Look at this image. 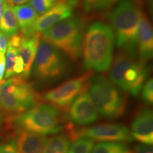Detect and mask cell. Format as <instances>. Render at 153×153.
<instances>
[{
    "instance_id": "obj_1",
    "label": "cell",
    "mask_w": 153,
    "mask_h": 153,
    "mask_svg": "<svg viewBox=\"0 0 153 153\" xmlns=\"http://www.w3.org/2000/svg\"><path fill=\"white\" fill-rule=\"evenodd\" d=\"M115 41L114 31L109 26L100 22L90 25L82 43L84 69L101 72L109 70Z\"/></svg>"
},
{
    "instance_id": "obj_2",
    "label": "cell",
    "mask_w": 153,
    "mask_h": 153,
    "mask_svg": "<svg viewBox=\"0 0 153 153\" xmlns=\"http://www.w3.org/2000/svg\"><path fill=\"white\" fill-rule=\"evenodd\" d=\"M85 27L86 22L82 17L70 16L43 31L42 41L76 61L82 55Z\"/></svg>"
},
{
    "instance_id": "obj_3",
    "label": "cell",
    "mask_w": 153,
    "mask_h": 153,
    "mask_svg": "<svg viewBox=\"0 0 153 153\" xmlns=\"http://www.w3.org/2000/svg\"><path fill=\"white\" fill-rule=\"evenodd\" d=\"M142 11L133 0H121L109 15L117 46L135 55L137 29Z\"/></svg>"
},
{
    "instance_id": "obj_4",
    "label": "cell",
    "mask_w": 153,
    "mask_h": 153,
    "mask_svg": "<svg viewBox=\"0 0 153 153\" xmlns=\"http://www.w3.org/2000/svg\"><path fill=\"white\" fill-rule=\"evenodd\" d=\"M136 55L121 51L112 61L109 79L124 92L136 97L148 78L149 71L145 63L137 60Z\"/></svg>"
},
{
    "instance_id": "obj_5",
    "label": "cell",
    "mask_w": 153,
    "mask_h": 153,
    "mask_svg": "<svg viewBox=\"0 0 153 153\" xmlns=\"http://www.w3.org/2000/svg\"><path fill=\"white\" fill-rule=\"evenodd\" d=\"M41 97L22 76L0 82V107L6 113L19 115L40 104Z\"/></svg>"
},
{
    "instance_id": "obj_6",
    "label": "cell",
    "mask_w": 153,
    "mask_h": 153,
    "mask_svg": "<svg viewBox=\"0 0 153 153\" xmlns=\"http://www.w3.org/2000/svg\"><path fill=\"white\" fill-rule=\"evenodd\" d=\"M88 94L103 117L116 119L125 114L127 101L119 88L104 76H91Z\"/></svg>"
},
{
    "instance_id": "obj_7",
    "label": "cell",
    "mask_w": 153,
    "mask_h": 153,
    "mask_svg": "<svg viewBox=\"0 0 153 153\" xmlns=\"http://www.w3.org/2000/svg\"><path fill=\"white\" fill-rule=\"evenodd\" d=\"M14 126L39 135L57 134L62 129L59 110L49 104H39L14 118Z\"/></svg>"
},
{
    "instance_id": "obj_8",
    "label": "cell",
    "mask_w": 153,
    "mask_h": 153,
    "mask_svg": "<svg viewBox=\"0 0 153 153\" xmlns=\"http://www.w3.org/2000/svg\"><path fill=\"white\" fill-rule=\"evenodd\" d=\"M68 64L59 50L42 41L38 45L33 63V74L38 82L50 84L65 76Z\"/></svg>"
},
{
    "instance_id": "obj_9",
    "label": "cell",
    "mask_w": 153,
    "mask_h": 153,
    "mask_svg": "<svg viewBox=\"0 0 153 153\" xmlns=\"http://www.w3.org/2000/svg\"><path fill=\"white\" fill-rule=\"evenodd\" d=\"M91 76V71H89L68 80L47 91L43 96L44 100L58 110L68 111L72 102L88 89Z\"/></svg>"
},
{
    "instance_id": "obj_10",
    "label": "cell",
    "mask_w": 153,
    "mask_h": 153,
    "mask_svg": "<svg viewBox=\"0 0 153 153\" xmlns=\"http://www.w3.org/2000/svg\"><path fill=\"white\" fill-rule=\"evenodd\" d=\"M68 131V135L72 140L88 137L94 141L115 143H131L133 140L130 130L119 123L99 124L79 129L69 127Z\"/></svg>"
},
{
    "instance_id": "obj_11",
    "label": "cell",
    "mask_w": 153,
    "mask_h": 153,
    "mask_svg": "<svg viewBox=\"0 0 153 153\" xmlns=\"http://www.w3.org/2000/svg\"><path fill=\"white\" fill-rule=\"evenodd\" d=\"M76 5L77 0H57L50 10L38 17L27 36L35 33H40L70 17Z\"/></svg>"
},
{
    "instance_id": "obj_12",
    "label": "cell",
    "mask_w": 153,
    "mask_h": 153,
    "mask_svg": "<svg viewBox=\"0 0 153 153\" xmlns=\"http://www.w3.org/2000/svg\"><path fill=\"white\" fill-rule=\"evenodd\" d=\"M68 111V119L74 125H90L99 118L98 111L87 91L81 94Z\"/></svg>"
},
{
    "instance_id": "obj_13",
    "label": "cell",
    "mask_w": 153,
    "mask_h": 153,
    "mask_svg": "<svg viewBox=\"0 0 153 153\" xmlns=\"http://www.w3.org/2000/svg\"><path fill=\"white\" fill-rule=\"evenodd\" d=\"M131 135L133 139L145 145L153 143V115L148 108L139 110L131 124Z\"/></svg>"
},
{
    "instance_id": "obj_14",
    "label": "cell",
    "mask_w": 153,
    "mask_h": 153,
    "mask_svg": "<svg viewBox=\"0 0 153 153\" xmlns=\"http://www.w3.org/2000/svg\"><path fill=\"white\" fill-rule=\"evenodd\" d=\"M137 49L140 61L146 63L152 57L153 31L152 24L144 13H141L137 29Z\"/></svg>"
},
{
    "instance_id": "obj_15",
    "label": "cell",
    "mask_w": 153,
    "mask_h": 153,
    "mask_svg": "<svg viewBox=\"0 0 153 153\" xmlns=\"http://www.w3.org/2000/svg\"><path fill=\"white\" fill-rule=\"evenodd\" d=\"M49 137L17 130L14 141L18 153H43Z\"/></svg>"
},
{
    "instance_id": "obj_16",
    "label": "cell",
    "mask_w": 153,
    "mask_h": 153,
    "mask_svg": "<svg viewBox=\"0 0 153 153\" xmlns=\"http://www.w3.org/2000/svg\"><path fill=\"white\" fill-rule=\"evenodd\" d=\"M41 39V33H35L28 36H24L23 41L18 48V55L22 57L24 63L23 77H29L32 66Z\"/></svg>"
},
{
    "instance_id": "obj_17",
    "label": "cell",
    "mask_w": 153,
    "mask_h": 153,
    "mask_svg": "<svg viewBox=\"0 0 153 153\" xmlns=\"http://www.w3.org/2000/svg\"><path fill=\"white\" fill-rule=\"evenodd\" d=\"M19 27L23 36H27L30 28L37 20L38 15L30 4H23L13 7Z\"/></svg>"
},
{
    "instance_id": "obj_18",
    "label": "cell",
    "mask_w": 153,
    "mask_h": 153,
    "mask_svg": "<svg viewBox=\"0 0 153 153\" xmlns=\"http://www.w3.org/2000/svg\"><path fill=\"white\" fill-rule=\"evenodd\" d=\"M19 24L13 7L7 2L0 19V31L5 34L7 37L11 38V36L19 33Z\"/></svg>"
},
{
    "instance_id": "obj_19",
    "label": "cell",
    "mask_w": 153,
    "mask_h": 153,
    "mask_svg": "<svg viewBox=\"0 0 153 153\" xmlns=\"http://www.w3.org/2000/svg\"><path fill=\"white\" fill-rule=\"evenodd\" d=\"M70 140L68 134H57L48 139L43 153H68Z\"/></svg>"
},
{
    "instance_id": "obj_20",
    "label": "cell",
    "mask_w": 153,
    "mask_h": 153,
    "mask_svg": "<svg viewBox=\"0 0 153 153\" xmlns=\"http://www.w3.org/2000/svg\"><path fill=\"white\" fill-rule=\"evenodd\" d=\"M84 10L89 14L106 11L118 0H80Z\"/></svg>"
},
{
    "instance_id": "obj_21",
    "label": "cell",
    "mask_w": 153,
    "mask_h": 153,
    "mask_svg": "<svg viewBox=\"0 0 153 153\" xmlns=\"http://www.w3.org/2000/svg\"><path fill=\"white\" fill-rule=\"evenodd\" d=\"M128 146L123 143L103 142L94 146L91 153H124Z\"/></svg>"
},
{
    "instance_id": "obj_22",
    "label": "cell",
    "mask_w": 153,
    "mask_h": 153,
    "mask_svg": "<svg viewBox=\"0 0 153 153\" xmlns=\"http://www.w3.org/2000/svg\"><path fill=\"white\" fill-rule=\"evenodd\" d=\"M94 146V140L88 137H79L70 146L68 153H91Z\"/></svg>"
},
{
    "instance_id": "obj_23",
    "label": "cell",
    "mask_w": 153,
    "mask_h": 153,
    "mask_svg": "<svg viewBox=\"0 0 153 153\" xmlns=\"http://www.w3.org/2000/svg\"><path fill=\"white\" fill-rule=\"evenodd\" d=\"M17 55H18V48L8 44L7 55L5 57V79H8L14 75V68Z\"/></svg>"
},
{
    "instance_id": "obj_24",
    "label": "cell",
    "mask_w": 153,
    "mask_h": 153,
    "mask_svg": "<svg viewBox=\"0 0 153 153\" xmlns=\"http://www.w3.org/2000/svg\"><path fill=\"white\" fill-rule=\"evenodd\" d=\"M55 1L56 0H30V5L39 16L44 14L52 8Z\"/></svg>"
},
{
    "instance_id": "obj_25",
    "label": "cell",
    "mask_w": 153,
    "mask_h": 153,
    "mask_svg": "<svg viewBox=\"0 0 153 153\" xmlns=\"http://www.w3.org/2000/svg\"><path fill=\"white\" fill-rule=\"evenodd\" d=\"M142 99L146 104L150 105L153 103V80L150 79L142 88Z\"/></svg>"
},
{
    "instance_id": "obj_26",
    "label": "cell",
    "mask_w": 153,
    "mask_h": 153,
    "mask_svg": "<svg viewBox=\"0 0 153 153\" xmlns=\"http://www.w3.org/2000/svg\"><path fill=\"white\" fill-rule=\"evenodd\" d=\"M0 153H18L14 141L0 143Z\"/></svg>"
},
{
    "instance_id": "obj_27",
    "label": "cell",
    "mask_w": 153,
    "mask_h": 153,
    "mask_svg": "<svg viewBox=\"0 0 153 153\" xmlns=\"http://www.w3.org/2000/svg\"><path fill=\"white\" fill-rule=\"evenodd\" d=\"M134 151L135 153H153V148L150 145L140 144L135 145Z\"/></svg>"
},
{
    "instance_id": "obj_28",
    "label": "cell",
    "mask_w": 153,
    "mask_h": 153,
    "mask_svg": "<svg viewBox=\"0 0 153 153\" xmlns=\"http://www.w3.org/2000/svg\"><path fill=\"white\" fill-rule=\"evenodd\" d=\"M9 37H7L5 34L0 31V51L4 53L7 51L9 43Z\"/></svg>"
},
{
    "instance_id": "obj_29",
    "label": "cell",
    "mask_w": 153,
    "mask_h": 153,
    "mask_svg": "<svg viewBox=\"0 0 153 153\" xmlns=\"http://www.w3.org/2000/svg\"><path fill=\"white\" fill-rule=\"evenodd\" d=\"M5 72V56L4 53L0 51V82L3 79Z\"/></svg>"
},
{
    "instance_id": "obj_30",
    "label": "cell",
    "mask_w": 153,
    "mask_h": 153,
    "mask_svg": "<svg viewBox=\"0 0 153 153\" xmlns=\"http://www.w3.org/2000/svg\"><path fill=\"white\" fill-rule=\"evenodd\" d=\"M11 5H21L26 3L29 0H7Z\"/></svg>"
},
{
    "instance_id": "obj_31",
    "label": "cell",
    "mask_w": 153,
    "mask_h": 153,
    "mask_svg": "<svg viewBox=\"0 0 153 153\" xmlns=\"http://www.w3.org/2000/svg\"><path fill=\"white\" fill-rule=\"evenodd\" d=\"M7 2H8V1H7V0H0V19L1 18L4 9V7Z\"/></svg>"
},
{
    "instance_id": "obj_32",
    "label": "cell",
    "mask_w": 153,
    "mask_h": 153,
    "mask_svg": "<svg viewBox=\"0 0 153 153\" xmlns=\"http://www.w3.org/2000/svg\"><path fill=\"white\" fill-rule=\"evenodd\" d=\"M124 153H133V152H131V151H126V152H124Z\"/></svg>"
},
{
    "instance_id": "obj_33",
    "label": "cell",
    "mask_w": 153,
    "mask_h": 153,
    "mask_svg": "<svg viewBox=\"0 0 153 153\" xmlns=\"http://www.w3.org/2000/svg\"><path fill=\"white\" fill-rule=\"evenodd\" d=\"M0 121H1V118H0Z\"/></svg>"
}]
</instances>
